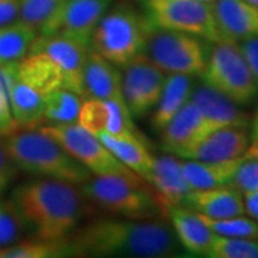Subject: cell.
I'll return each instance as SVG.
<instances>
[{
    "label": "cell",
    "instance_id": "cell-1",
    "mask_svg": "<svg viewBox=\"0 0 258 258\" xmlns=\"http://www.w3.org/2000/svg\"><path fill=\"white\" fill-rule=\"evenodd\" d=\"M68 257L169 258L181 245L174 231L155 220L106 218L78 227L66 240Z\"/></svg>",
    "mask_w": 258,
    "mask_h": 258
},
{
    "label": "cell",
    "instance_id": "cell-2",
    "mask_svg": "<svg viewBox=\"0 0 258 258\" xmlns=\"http://www.w3.org/2000/svg\"><path fill=\"white\" fill-rule=\"evenodd\" d=\"M25 231L32 238L64 241L86 215V198L79 186L39 178L18 185L10 197Z\"/></svg>",
    "mask_w": 258,
    "mask_h": 258
},
{
    "label": "cell",
    "instance_id": "cell-3",
    "mask_svg": "<svg viewBox=\"0 0 258 258\" xmlns=\"http://www.w3.org/2000/svg\"><path fill=\"white\" fill-rule=\"evenodd\" d=\"M3 144L19 171L30 175L78 186L92 178L82 164L40 128H18L3 137Z\"/></svg>",
    "mask_w": 258,
    "mask_h": 258
},
{
    "label": "cell",
    "instance_id": "cell-4",
    "mask_svg": "<svg viewBox=\"0 0 258 258\" xmlns=\"http://www.w3.org/2000/svg\"><path fill=\"white\" fill-rule=\"evenodd\" d=\"M57 88H63L62 79L42 53L30 50L22 60L16 62L8 88V98L19 128L42 125L47 95Z\"/></svg>",
    "mask_w": 258,
    "mask_h": 258
},
{
    "label": "cell",
    "instance_id": "cell-5",
    "mask_svg": "<svg viewBox=\"0 0 258 258\" xmlns=\"http://www.w3.org/2000/svg\"><path fill=\"white\" fill-rule=\"evenodd\" d=\"M79 189L86 200L118 218L155 220L166 214L152 186L142 178L92 175Z\"/></svg>",
    "mask_w": 258,
    "mask_h": 258
},
{
    "label": "cell",
    "instance_id": "cell-6",
    "mask_svg": "<svg viewBox=\"0 0 258 258\" xmlns=\"http://www.w3.org/2000/svg\"><path fill=\"white\" fill-rule=\"evenodd\" d=\"M154 30L145 13L128 6L108 9L95 28L91 47L115 66L123 68L145 53Z\"/></svg>",
    "mask_w": 258,
    "mask_h": 258
},
{
    "label": "cell",
    "instance_id": "cell-7",
    "mask_svg": "<svg viewBox=\"0 0 258 258\" xmlns=\"http://www.w3.org/2000/svg\"><path fill=\"white\" fill-rule=\"evenodd\" d=\"M205 69L204 85L225 95L238 106H248L258 95V83L237 42L212 43Z\"/></svg>",
    "mask_w": 258,
    "mask_h": 258
},
{
    "label": "cell",
    "instance_id": "cell-8",
    "mask_svg": "<svg viewBox=\"0 0 258 258\" xmlns=\"http://www.w3.org/2000/svg\"><path fill=\"white\" fill-rule=\"evenodd\" d=\"M145 15L155 29L175 30L210 42H231L221 32L212 5L200 0H144Z\"/></svg>",
    "mask_w": 258,
    "mask_h": 258
},
{
    "label": "cell",
    "instance_id": "cell-9",
    "mask_svg": "<svg viewBox=\"0 0 258 258\" xmlns=\"http://www.w3.org/2000/svg\"><path fill=\"white\" fill-rule=\"evenodd\" d=\"M210 42L201 37L165 29H155L145 55L166 75L201 76L205 69Z\"/></svg>",
    "mask_w": 258,
    "mask_h": 258
},
{
    "label": "cell",
    "instance_id": "cell-10",
    "mask_svg": "<svg viewBox=\"0 0 258 258\" xmlns=\"http://www.w3.org/2000/svg\"><path fill=\"white\" fill-rule=\"evenodd\" d=\"M49 137L56 139L72 157L82 164L92 175H120L141 178L115 158L99 137L78 123L39 126Z\"/></svg>",
    "mask_w": 258,
    "mask_h": 258
},
{
    "label": "cell",
    "instance_id": "cell-11",
    "mask_svg": "<svg viewBox=\"0 0 258 258\" xmlns=\"http://www.w3.org/2000/svg\"><path fill=\"white\" fill-rule=\"evenodd\" d=\"M112 0H62L39 29L40 36H60L91 46L95 28Z\"/></svg>",
    "mask_w": 258,
    "mask_h": 258
},
{
    "label": "cell",
    "instance_id": "cell-12",
    "mask_svg": "<svg viewBox=\"0 0 258 258\" xmlns=\"http://www.w3.org/2000/svg\"><path fill=\"white\" fill-rule=\"evenodd\" d=\"M122 96L134 118H144L154 111L164 91L166 74L145 53L122 68Z\"/></svg>",
    "mask_w": 258,
    "mask_h": 258
},
{
    "label": "cell",
    "instance_id": "cell-13",
    "mask_svg": "<svg viewBox=\"0 0 258 258\" xmlns=\"http://www.w3.org/2000/svg\"><path fill=\"white\" fill-rule=\"evenodd\" d=\"M88 49V46L66 37L40 35H37L30 47V50L42 53L52 63L62 79L63 88L81 95L82 98H85L83 66Z\"/></svg>",
    "mask_w": 258,
    "mask_h": 258
},
{
    "label": "cell",
    "instance_id": "cell-14",
    "mask_svg": "<svg viewBox=\"0 0 258 258\" xmlns=\"http://www.w3.org/2000/svg\"><path fill=\"white\" fill-rule=\"evenodd\" d=\"M76 123L95 135L105 132L115 137L144 138L134 123V116L126 103L122 99L83 98Z\"/></svg>",
    "mask_w": 258,
    "mask_h": 258
},
{
    "label": "cell",
    "instance_id": "cell-15",
    "mask_svg": "<svg viewBox=\"0 0 258 258\" xmlns=\"http://www.w3.org/2000/svg\"><path fill=\"white\" fill-rule=\"evenodd\" d=\"M214 128L192 101H188L161 131L162 149L181 157Z\"/></svg>",
    "mask_w": 258,
    "mask_h": 258
},
{
    "label": "cell",
    "instance_id": "cell-16",
    "mask_svg": "<svg viewBox=\"0 0 258 258\" xmlns=\"http://www.w3.org/2000/svg\"><path fill=\"white\" fill-rule=\"evenodd\" d=\"M248 128L225 126L207 134L179 158L195 161H230L242 157L249 147Z\"/></svg>",
    "mask_w": 258,
    "mask_h": 258
},
{
    "label": "cell",
    "instance_id": "cell-17",
    "mask_svg": "<svg viewBox=\"0 0 258 258\" xmlns=\"http://www.w3.org/2000/svg\"><path fill=\"white\" fill-rule=\"evenodd\" d=\"M148 184L157 194L165 212L172 207H182L188 194L192 191L182 172L181 158L174 154L155 157Z\"/></svg>",
    "mask_w": 258,
    "mask_h": 258
},
{
    "label": "cell",
    "instance_id": "cell-18",
    "mask_svg": "<svg viewBox=\"0 0 258 258\" xmlns=\"http://www.w3.org/2000/svg\"><path fill=\"white\" fill-rule=\"evenodd\" d=\"M189 101L198 106L214 129L225 126L248 128L251 125L249 116L237 103L204 83L198 88H194Z\"/></svg>",
    "mask_w": 258,
    "mask_h": 258
},
{
    "label": "cell",
    "instance_id": "cell-19",
    "mask_svg": "<svg viewBox=\"0 0 258 258\" xmlns=\"http://www.w3.org/2000/svg\"><path fill=\"white\" fill-rule=\"evenodd\" d=\"M182 207L214 220L244 214L242 194L231 184L208 189H192Z\"/></svg>",
    "mask_w": 258,
    "mask_h": 258
},
{
    "label": "cell",
    "instance_id": "cell-20",
    "mask_svg": "<svg viewBox=\"0 0 258 258\" xmlns=\"http://www.w3.org/2000/svg\"><path fill=\"white\" fill-rule=\"evenodd\" d=\"M212 10L221 32L231 42L258 37V6L245 0H215Z\"/></svg>",
    "mask_w": 258,
    "mask_h": 258
},
{
    "label": "cell",
    "instance_id": "cell-21",
    "mask_svg": "<svg viewBox=\"0 0 258 258\" xmlns=\"http://www.w3.org/2000/svg\"><path fill=\"white\" fill-rule=\"evenodd\" d=\"M119 68L89 46L83 66L85 98L122 99V74Z\"/></svg>",
    "mask_w": 258,
    "mask_h": 258
},
{
    "label": "cell",
    "instance_id": "cell-22",
    "mask_svg": "<svg viewBox=\"0 0 258 258\" xmlns=\"http://www.w3.org/2000/svg\"><path fill=\"white\" fill-rule=\"evenodd\" d=\"M166 215L172 224V231L179 245L191 254L208 257L215 234L201 217L186 207H172Z\"/></svg>",
    "mask_w": 258,
    "mask_h": 258
},
{
    "label": "cell",
    "instance_id": "cell-23",
    "mask_svg": "<svg viewBox=\"0 0 258 258\" xmlns=\"http://www.w3.org/2000/svg\"><path fill=\"white\" fill-rule=\"evenodd\" d=\"M244 155L230 161H195L181 158L185 179L192 189H208L230 185Z\"/></svg>",
    "mask_w": 258,
    "mask_h": 258
},
{
    "label": "cell",
    "instance_id": "cell-24",
    "mask_svg": "<svg viewBox=\"0 0 258 258\" xmlns=\"http://www.w3.org/2000/svg\"><path fill=\"white\" fill-rule=\"evenodd\" d=\"M96 137H99L105 147L111 151L120 164H123L128 169L148 182L155 157L149 152L145 138L115 137L105 132L96 134Z\"/></svg>",
    "mask_w": 258,
    "mask_h": 258
},
{
    "label": "cell",
    "instance_id": "cell-25",
    "mask_svg": "<svg viewBox=\"0 0 258 258\" xmlns=\"http://www.w3.org/2000/svg\"><path fill=\"white\" fill-rule=\"evenodd\" d=\"M192 91V76L175 74L166 75L164 91L161 93L157 106L152 111V128L157 132H161L165 128L166 123L175 116L176 112L189 101Z\"/></svg>",
    "mask_w": 258,
    "mask_h": 258
},
{
    "label": "cell",
    "instance_id": "cell-26",
    "mask_svg": "<svg viewBox=\"0 0 258 258\" xmlns=\"http://www.w3.org/2000/svg\"><path fill=\"white\" fill-rule=\"evenodd\" d=\"M37 35L36 28L22 20L0 26V64L22 60L29 53Z\"/></svg>",
    "mask_w": 258,
    "mask_h": 258
},
{
    "label": "cell",
    "instance_id": "cell-27",
    "mask_svg": "<svg viewBox=\"0 0 258 258\" xmlns=\"http://www.w3.org/2000/svg\"><path fill=\"white\" fill-rule=\"evenodd\" d=\"M82 96L66 88H57L47 95L43 109V125H66L76 123Z\"/></svg>",
    "mask_w": 258,
    "mask_h": 258
},
{
    "label": "cell",
    "instance_id": "cell-28",
    "mask_svg": "<svg viewBox=\"0 0 258 258\" xmlns=\"http://www.w3.org/2000/svg\"><path fill=\"white\" fill-rule=\"evenodd\" d=\"M68 257L64 241H30L13 242L0 248V258H59Z\"/></svg>",
    "mask_w": 258,
    "mask_h": 258
},
{
    "label": "cell",
    "instance_id": "cell-29",
    "mask_svg": "<svg viewBox=\"0 0 258 258\" xmlns=\"http://www.w3.org/2000/svg\"><path fill=\"white\" fill-rule=\"evenodd\" d=\"M200 217L208 225V228L217 235L258 240V222L249 218L245 214L230 217V218H221V220H214L204 215H200Z\"/></svg>",
    "mask_w": 258,
    "mask_h": 258
},
{
    "label": "cell",
    "instance_id": "cell-30",
    "mask_svg": "<svg viewBox=\"0 0 258 258\" xmlns=\"http://www.w3.org/2000/svg\"><path fill=\"white\" fill-rule=\"evenodd\" d=\"M208 257L212 258H258V240L240 237H214Z\"/></svg>",
    "mask_w": 258,
    "mask_h": 258
},
{
    "label": "cell",
    "instance_id": "cell-31",
    "mask_svg": "<svg viewBox=\"0 0 258 258\" xmlns=\"http://www.w3.org/2000/svg\"><path fill=\"white\" fill-rule=\"evenodd\" d=\"M23 231L25 227L12 201L0 198V248L18 242Z\"/></svg>",
    "mask_w": 258,
    "mask_h": 258
},
{
    "label": "cell",
    "instance_id": "cell-32",
    "mask_svg": "<svg viewBox=\"0 0 258 258\" xmlns=\"http://www.w3.org/2000/svg\"><path fill=\"white\" fill-rule=\"evenodd\" d=\"M60 2L62 0H19V20L39 30Z\"/></svg>",
    "mask_w": 258,
    "mask_h": 258
},
{
    "label": "cell",
    "instance_id": "cell-33",
    "mask_svg": "<svg viewBox=\"0 0 258 258\" xmlns=\"http://www.w3.org/2000/svg\"><path fill=\"white\" fill-rule=\"evenodd\" d=\"M231 185L241 194L258 189V159L244 155Z\"/></svg>",
    "mask_w": 258,
    "mask_h": 258
},
{
    "label": "cell",
    "instance_id": "cell-34",
    "mask_svg": "<svg viewBox=\"0 0 258 258\" xmlns=\"http://www.w3.org/2000/svg\"><path fill=\"white\" fill-rule=\"evenodd\" d=\"M18 172V166L15 165V162L9 157L3 144V138H0V194L8 189V186L13 182Z\"/></svg>",
    "mask_w": 258,
    "mask_h": 258
},
{
    "label": "cell",
    "instance_id": "cell-35",
    "mask_svg": "<svg viewBox=\"0 0 258 258\" xmlns=\"http://www.w3.org/2000/svg\"><path fill=\"white\" fill-rule=\"evenodd\" d=\"M18 128V122L15 120L12 111H10L8 92L0 82V138L9 135L10 132L16 131Z\"/></svg>",
    "mask_w": 258,
    "mask_h": 258
},
{
    "label": "cell",
    "instance_id": "cell-36",
    "mask_svg": "<svg viewBox=\"0 0 258 258\" xmlns=\"http://www.w3.org/2000/svg\"><path fill=\"white\" fill-rule=\"evenodd\" d=\"M237 43H238V47H240L244 59L248 63L255 82L258 83V37L244 39V40H240Z\"/></svg>",
    "mask_w": 258,
    "mask_h": 258
},
{
    "label": "cell",
    "instance_id": "cell-37",
    "mask_svg": "<svg viewBox=\"0 0 258 258\" xmlns=\"http://www.w3.org/2000/svg\"><path fill=\"white\" fill-rule=\"evenodd\" d=\"M19 20V0H0V26Z\"/></svg>",
    "mask_w": 258,
    "mask_h": 258
},
{
    "label": "cell",
    "instance_id": "cell-38",
    "mask_svg": "<svg viewBox=\"0 0 258 258\" xmlns=\"http://www.w3.org/2000/svg\"><path fill=\"white\" fill-rule=\"evenodd\" d=\"M242 201H244V214L258 222V189L242 192Z\"/></svg>",
    "mask_w": 258,
    "mask_h": 258
},
{
    "label": "cell",
    "instance_id": "cell-39",
    "mask_svg": "<svg viewBox=\"0 0 258 258\" xmlns=\"http://www.w3.org/2000/svg\"><path fill=\"white\" fill-rule=\"evenodd\" d=\"M245 157L255 158L258 159V134H255L254 137H251V142H249V147L247 149V152L244 154Z\"/></svg>",
    "mask_w": 258,
    "mask_h": 258
},
{
    "label": "cell",
    "instance_id": "cell-40",
    "mask_svg": "<svg viewBox=\"0 0 258 258\" xmlns=\"http://www.w3.org/2000/svg\"><path fill=\"white\" fill-rule=\"evenodd\" d=\"M251 134H249V138L251 137H254L255 134H258V109L257 112H255V116H254V119H252V122H251Z\"/></svg>",
    "mask_w": 258,
    "mask_h": 258
},
{
    "label": "cell",
    "instance_id": "cell-41",
    "mask_svg": "<svg viewBox=\"0 0 258 258\" xmlns=\"http://www.w3.org/2000/svg\"><path fill=\"white\" fill-rule=\"evenodd\" d=\"M245 2H248V3H251V5H255V6H258V0H245Z\"/></svg>",
    "mask_w": 258,
    "mask_h": 258
},
{
    "label": "cell",
    "instance_id": "cell-42",
    "mask_svg": "<svg viewBox=\"0 0 258 258\" xmlns=\"http://www.w3.org/2000/svg\"><path fill=\"white\" fill-rule=\"evenodd\" d=\"M200 2H204V3H210V5H212L215 0H200Z\"/></svg>",
    "mask_w": 258,
    "mask_h": 258
}]
</instances>
